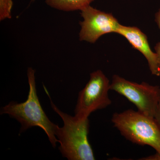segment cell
<instances>
[{"label": "cell", "instance_id": "ba28073f", "mask_svg": "<svg viewBox=\"0 0 160 160\" xmlns=\"http://www.w3.org/2000/svg\"><path fill=\"white\" fill-rule=\"evenodd\" d=\"M94 0H45L46 4L53 9L64 12L81 10L90 6Z\"/></svg>", "mask_w": 160, "mask_h": 160}, {"label": "cell", "instance_id": "30bf717a", "mask_svg": "<svg viewBox=\"0 0 160 160\" xmlns=\"http://www.w3.org/2000/svg\"><path fill=\"white\" fill-rule=\"evenodd\" d=\"M155 21L160 30V8L155 15ZM154 50L156 53L157 54L158 60L159 64L160 67V42L156 44L155 46H154Z\"/></svg>", "mask_w": 160, "mask_h": 160}, {"label": "cell", "instance_id": "6da1fadb", "mask_svg": "<svg viewBox=\"0 0 160 160\" xmlns=\"http://www.w3.org/2000/svg\"><path fill=\"white\" fill-rule=\"evenodd\" d=\"M35 70L31 67L27 69L29 92L27 99L22 103L11 102L2 107L1 114H8L17 120L22 126L20 133L32 127L42 128L48 136L52 147L56 148L58 142L56 132L58 126L52 122L44 111L37 93Z\"/></svg>", "mask_w": 160, "mask_h": 160}, {"label": "cell", "instance_id": "7a4b0ae2", "mask_svg": "<svg viewBox=\"0 0 160 160\" xmlns=\"http://www.w3.org/2000/svg\"><path fill=\"white\" fill-rule=\"evenodd\" d=\"M45 88L50 100L53 110L62 118V127H58L56 136L60 143L59 149L63 157L69 160H95L89 139V118L72 116L60 110L52 101L49 92Z\"/></svg>", "mask_w": 160, "mask_h": 160}, {"label": "cell", "instance_id": "8fae6325", "mask_svg": "<svg viewBox=\"0 0 160 160\" xmlns=\"http://www.w3.org/2000/svg\"><path fill=\"white\" fill-rule=\"evenodd\" d=\"M153 118L160 131V100L157 107Z\"/></svg>", "mask_w": 160, "mask_h": 160}, {"label": "cell", "instance_id": "277c9868", "mask_svg": "<svg viewBox=\"0 0 160 160\" xmlns=\"http://www.w3.org/2000/svg\"><path fill=\"white\" fill-rule=\"evenodd\" d=\"M110 90L116 92L133 103L138 111L154 117L160 100V86L146 82H135L114 75L110 83Z\"/></svg>", "mask_w": 160, "mask_h": 160}, {"label": "cell", "instance_id": "4fadbf2b", "mask_svg": "<svg viewBox=\"0 0 160 160\" xmlns=\"http://www.w3.org/2000/svg\"><path fill=\"white\" fill-rule=\"evenodd\" d=\"M35 1V0H31L32 2H34V1Z\"/></svg>", "mask_w": 160, "mask_h": 160}, {"label": "cell", "instance_id": "5b68a950", "mask_svg": "<svg viewBox=\"0 0 160 160\" xmlns=\"http://www.w3.org/2000/svg\"><path fill=\"white\" fill-rule=\"evenodd\" d=\"M110 83L102 70L90 73L89 82L79 93L75 115L89 118L93 112L110 106L112 101L109 96Z\"/></svg>", "mask_w": 160, "mask_h": 160}, {"label": "cell", "instance_id": "9c48e42d", "mask_svg": "<svg viewBox=\"0 0 160 160\" xmlns=\"http://www.w3.org/2000/svg\"><path fill=\"white\" fill-rule=\"evenodd\" d=\"M12 0H0V21L11 18Z\"/></svg>", "mask_w": 160, "mask_h": 160}, {"label": "cell", "instance_id": "8992f818", "mask_svg": "<svg viewBox=\"0 0 160 160\" xmlns=\"http://www.w3.org/2000/svg\"><path fill=\"white\" fill-rule=\"evenodd\" d=\"M81 11L83 21L80 22V41L93 44L104 35L117 33L120 24L112 13L91 6Z\"/></svg>", "mask_w": 160, "mask_h": 160}, {"label": "cell", "instance_id": "3957f363", "mask_svg": "<svg viewBox=\"0 0 160 160\" xmlns=\"http://www.w3.org/2000/svg\"><path fill=\"white\" fill-rule=\"evenodd\" d=\"M111 121L126 140L140 146H149L160 152V131L154 118L128 109L115 112Z\"/></svg>", "mask_w": 160, "mask_h": 160}, {"label": "cell", "instance_id": "52a82bcc", "mask_svg": "<svg viewBox=\"0 0 160 160\" xmlns=\"http://www.w3.org/2000/svg\"><path fill=\"white\" fill-rule=\"evenodd\" d=\"M117 33L125 38L132 48L143 55L147 60L152 74L160 76V67L157 54L151 49L147 36L144 32L135 26H125L120 24Z\"/></svg>", "mask_w": 160, "mask_h": 160}, {"label": "cell", "instance_id": "7c38bea8", "mask_svg": "<svg viewBox=\"0 0 160 160\" xmlns=\"http://www.w3.org/2000/svg\"><path fill=\"white\" fill-rule=\"evenodd\" d=\"M139 160H160V152H156L154 154L146 157L141 158Z\"/></svg>", "mask_w": 160, "mask_h": 160}]
</instances>
